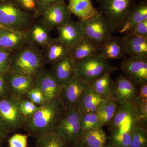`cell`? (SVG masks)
Instances as JSON below:
<instances>
[{"label": "cell", "instance_id": "1", "mask_svg": "<svg viewBox=\"0 0 147 147\" xmlns=\"http://www.w3.org/2000/svg\"><path fill=\"white\" fill-rule=\"evenodd\" d=\"M67 110L57 98L41 105L33 115L27 118L24 128L29 136L35 139L43 134L55 132Z\"/></svg>", "mask_w": 147, "mask_h": 147}, {"label": "cell", "instance_id": "2", "mask_svg": "<svg viewBox=\"0 0 147 147\" xmlns=\"http://www.w3.org/2000/svg\"><path fill=\"white\" fill-rule=\"evenodd\" d=\"M45 64L40 49L27 44L13 53L9 71L36 78Z\"/></svg>", "mask_w": 147, "mask_h": 147}, {"label": "cell", "instance_id": "3", "mask_svg": "<svg viewBox=\"0 0 147 147\" xmlns=\"http://www.w3.org/2000/svg\"><path fill=\"white\" fill-rule=\"evenodd\" d=\"M74 63L75 75L89 84L106 72L119 69L99 54Z\"/></svg>", "mask_w": 147, "mask_h": 147}, {"label": "cell", "instance_id": "4", "mask_svg": "<svg viewBox=\"0 0 147 147\" xmlns=\"http://www.w3.org/2000/svg\"><path fill=\"white\" fill-rule=\"evenodd\" d=\"M36 16L22 10L9 1H0V25L4 28L26 31Z\"/></svg>", "mask_w": 147, "mask_h": 147}, {"label": "cell", "instance_id": "5", "mask_svg": "<svg viewBox=\"0 0 147 147\" xmlns=\"http://www.w3.org/2000/svg\"><path fill=\"white\" fill-rule=\"evenodd\" d=\"M19 101L9 95L0 98V125L8 134L24 128L26 121L20 110Z\"/></svg>", "mask_w": 147, "mask_h": 147}, {"label": "cell", "instance_id": "6", "mask_svg": "<svg viewBox=\"0 0 147 147\" xmlns=\"http://www.w3.org/2000/svg\"><path fill=\"white\" fill-rule=\"evenodd\" d=\"M137 0H100V11L114 31H118Z\"/></svg>", "mask_w": 147, "mask_h": 147}, {"label": "cell", "instance_id": "7", "mask_svg": "<svg viewBox=\"0 0 147 147\" xmlns=\"http://www.w3.org/2000/svg\"><path fill=\"white\" fill-rule=\"evenodd\" d=\"M80 21L85 36L92 40L99 47L115 32L107 19L98 10L93 16Z\"/></svg>", "mask_w": 147, "mask_h": 147}, {"label": "cell", "instance_id": "8", "mask_svg": "<svg viewBox=\"0 0 147 147\" xmlns=\"http://www.w3.org/2000/svg\"><path fill=\"white\" fill-rule=\"evenodd\" d=\"M82 116L77 108L67 109L57 127L55 132L68 144L79 140L82 132Z\"/></svg>", "mask_w": 147, "mask_h": 147}, {"label": "cell", "instance_id": "9", "mask_svg": "<svg viewBox=\"0 0 147 147\" xmlns=\"http://www.w3.org/2000/svg\"><path fill=\"white\" fill-rule=\"evenodd\" d=\"M110 132L115 131H131L138 126L137 116L134 103H119L113 118L108 125Z\"/></svg>", "mask_w": 147, "mask_h": 147}, {"label": "cell", "instance_id": "10", "mask_svg": "<svg viewBox=\"0 0 147 147\" xmlns=\"http://www.w3.org/2000/svg\"><path fill=\"white\" fill-rule=\"evenodd\" d=\"M71 15L67 5L64 1L47 7L40 13L38 18L53 30L71 20Z\"/></svg>", "mask_w": 147, "mask_h": 147}, {"label": "cell", "instance_id": "11", "mask_svg": "<svg viewBox=\"0 0 147 147\" xmlns=\"http://www.w3.org/2000/svg\"><path fill=\"white\" fill-rule=\"evenodd\" d=\"M89 85L75 75L61 88L58 98L67 109L77 108L82 95Z\"/></svg>", "mask_w": 147, "mask_h": 147}, {"label": "cell", "instance_id": "12", "mask_svg": "<svg viewBox=\"0 0 147 147\" xmlns=\"http://www.w3.org/2000/svg\"><path fill=\"white\" fill-rule=\"evenodd\" d=\"M9 93L11 96L22 99L36 86L35 78L9 71L6 74Z\"/></svg>", "mask_w": 147, "mask_h": 147}, {"label": "cell", "instance_id": "13", "mask_svg": "<svg viewBox=\"0 0 147 147\" xmlns=\"http://www.w3.org/2000/svg\"><path fill=\"white\" fill-rule=\"evenodd\" d=\"M119 69L124 76L137 86L147 84V61L126 57L121 61Z\"/></svg>", "mask_w": 147, "mask_h": 147}, {"label": "cell", "instance_id": "14", "mask_svg": "<svg viewBox=\"0 0 147 147\" xmlns=\"http://www.w3.org/2000/svg\"><path fill=\"white\" fill-rule=\"evenodd\" d=\"M138 86L120 74L114 82L112 98L119 103H134L138 95Z\"/></svg>", "mask_w": 147, "mask_h": 147}, {"label": "cell", "instance_id": "15", "mask_svg": "<svg viewBox=\"0 0 147 147\" xmlns=\"http://www.w3.org/2000/svg\"><path fill=\"white\" fill-rule=\"evenodd\" d=\"M36 86L44 96L46 103L59 98L61 87L50 71L44 69L36 77Z\"/></svg>", "mask_w": 147, "mask_h": 147}, {"label": "cell", "instance_id": "16", "mask_svg": "<svg viewBox=\"0 0 147 147\" xmlns=\"http://www.w3.org/2000/svg\"><path fill=\"white\" fill-rule=\"evenodd\" d=\"M51 31L40 19L36 18L26 30L28 45L42 48L49 43L53 38L50 36Z\"/></svg>", "mask_w": 147, "mask_h": 147}, {"label": "cell", "instance_id": "17", "mask_svg": "<svg viewBox=\"0 0 147 147\" xmlns=\"http://www.w3.org/2000/svg\"><path fill=\"white\" fill-rule=\"evenodd\" d=\"M57 39L66 46L70 48L85 36L81 21H68L63 26L57 29Z\"/></svg>", "mask_w": 147, "mask_h": 147}, {"label": "cell", "instance_id": "18", "mask_svg": "<svg viewBox=\"0 0 147 147\" xmlns=\"http://www.w3.org/2000/svg\"><path fill=\"white\" fill-rule=\"evenodd\" d=\"M123 39L125 53L129 57L147 61V38L127 33Z\"/></svg>", "mask_w": 147, "mask_h": 147}, {"label": "cell", "instance_id": "19", "mask_svg": "<svg viewBox=\"0 0 147 147\" xmlns=\"http://www.w3.org/2000/svg\"><path fill=\"white\" fill-rule=\"evenodd\" d=\"M28 44L26 31L0 30V47L14 53Z\"/></svg>", "mask_w": 147, "mask_h": 147}, {"label": "cell", "instance_id": "20", "mask_svg": "<svg viewBox=\"0 0 147 147\" xmlns=\"http://www.w3.org/2000/svg\"><path fill=\"white\" fill-rule=\"evenodd\" d=\"M50 71L61 88L75 75L74 61L68 55L52 65Z\"/></svg>", "mask_w": 147, "mask_h": 147}, {"label": "cell", "instance_id": "21", "mask_svg": "<svg viewBox=\"0 0 147 147\" xmlns=\"http://www.w3.org/2000/svg\"><path fill=\"white\" fill-rule=\"evenodd\" d=\"M99 54L108 61L126 57L123 37L112 36L100 46Z\"/></svg>", "mask_w": 147, "mask_h": 147}, {"label": "cell", "instance_id": "22", "mask_svg": "<svg viewBox=\"0 0 147 147\" xmlns=\"http://www.w3.org/2000/svg\"><path fill=\"white\" fill-rule=\"evenodd\" d=\"M41 50L45 64L51 65L69 55V48L57 38H52Z\"/></svg>", "mask_w": 147, "mask_h": 147}, {"label": "cell", "instance_id": "23", "mask_svg": "<svg viewBox=\"0 0 147 147\" xmlns=\"http://www.w3.org/2000/svg\"><path fill=\"white\" fill-rule=\"evenodd\" d=\"M99 50V45L85 36L76 45L69 48V56L74 61L81 60L98 55Z\"/></svg>", "mask_w": 147, "mask_h": 147}, {"label": "cell", "instance_id": "24", "mask_svg": "<svg viewBox=\"0 0 147 147\" xmlns=\"http://www.w3.org/2000/svg\"><path fill=\"white\" fill-rule=\"evenodd\" d=\"M147 20V1L142 0L136 3L127 14L117 32L122 34L128 33L134 25Z\"/></svg>", "mask_w": 147, "mask_h": 147}, {"label": "cell", "instance_id": "25", "mask_svg": "<svg viewBox=\"0 0 147 147\" xmlns=\"http://www.w3.org/2000/svg\"><path fill=\"white\" fill-rule=\"evenodd\" d=\"M108 100L100 97L89 85L82 95L77 109L82 113H95L102 103Z\"/></svg>", "mask_w": 147, "mask_h": 147}, {"label": "cell", "instance_id": "26", "mask_svg": "<svg viewBox=\"0 0 147 147\" xmlns=\"http://www.w3.org/2000/svg\"><path fill=\"white\" fill-rule=\"evenodd\" d=\"M108 138L102 127L83 131L79 141L86 147H103Z\"/></svg>", "mask_w": 147, "mask_h": 147}, {"label": "cell", "instance_id": "27", "mask_svg": "<svg viewBox=\"0 0 147 147\" xmlns=\"http://www.w3.org/2000/svg\"><path fill=\"white\" fill-rule=\"evenodd\" d=\"M67 5L71 14L78 17L80 21L95 14L98 10L95 8L92 0H68Z\"/></svg>", "mask_w": 147, "mask_h": 147}, {"label": "cell", "instance_id": "28", "mask_svg": "<svg viewBox=\"0 0 147 147\" xmlns=\"http://www.w3.org/2000/svg\"><path fill=\"white\" fill-rule=\"evenodd\" d=\"M113 71L106 72L90 84L93 90L103 99L112 98L114 82L111 77Z\"/></svg>", "mask_w": 147, "mask_h": 147}, {"label": "cell", "instance_id": "29", "mask_svg": "<svg viewBox=\"0 0 147 147\" xmlns=\"http://www.w3.org/2000/svg\"><path fill=\"white\" fill-rule=\"evenodd\" d=\"M118 102L110 98L102 103L96 113L101 127L108 125L115 113Z\"/></svg>", "mask_w": 147, "mask_h": 147}, {"label": "cell", "instance_id": "30", "mask_svg": "<svg viewBox=\"0 0 147 147\" xmlns=\"http://www.w3.org/2000/svg\"><path fill=\"white\" fill-rule=\"evenodd\" d=\"M36 139V147H68V144L55 132L43 134Z\"/></svg>", "mask_w": 147, "mask_h": 147}, {"label": "cell", "instance_id": "31", "mask_svg": "<svg viewBox=\"0 0 147 147\" xmlns=\"http://www.w3.org/2000/svg\"><path fill=\"white\" fill-rule=\"evenodd\" d=\"M108 141L114 147H129L131 139V131H111Z\"/></svg>", "mask_w": 147, "mask_h": 147}, {"label": "cell", "instance_id": "32", "mask_svg": "<svg viewBox=\"0 0 147 147\" xmlns=\"http://www.w3.org/2000/svg\"><path fill=\"white\" fill-rule=\"evenodd\" d=\"M131 134L129 147H147V129L135 126L131 130Z\"/></svg>", "mask_w": 147, "mask_h": 147}, {"label": "cell", "instance_id": "33", "mask_svg": "<svg viewBox=\"0 0 147 147\" xmlns=\"http://www.w3.org/2000/svg\"><path fill=\"white\" fill-rule=\"evenodd\" d=\"M133 103L137 112L138 126L147 129V102L142 101L137 96Z\"/></svg>", "mask_w": 147, "mask_h": 147}, {"label": "cell", "instance_id": "34", "mask_svg": "<svg viewBox=\"0 0 147 147\" xmlns=\"http://www.w3.org/2000/svg\"><path fill=\"white\" fill-rule=\"evenodd\" d=\"M81 126L82 132L92 129L101 127L96 112L82 113Z\"/></svg>", "mask_w": 147, "mask_h": 147}, {"label": "cell", "instance_id": "35", "mask_svg": "<svg viewBox=\"0 0 147 147\" xmlns=\"http://www.w3.org/2000/svg\"><path fill=\"white\" fill-rule=\"evenodd\" d=\"M22 10L38 18L39 12L38 7L37 0H8Z\"/></svg>", "mask_w": 147, "mask_h": 147}, {"label": "cell", "instance_id": "36", "mask_svg": "<svg viewBox=\"0 0 147 147\" xmlns=\"http://www.w3.org/2000/svg\"><path fill=\"white\" fill-rule=\"evenodd\" d=\"M13 52L0 47V74H5L10 71Z\"/></svg>", "mask_w": 147, "mask_h": 147}, {"label": "cell", "instance_id": "37", "mask_svg": "<svg viewBox=\"0 0 147 147\" xmlns=\"http://www.w3.org/2000/svg\"><path fill=\"white\" fill-rule=\"evenodd\" d=\"M19 106L21 113L26 118L33 115L40 107L36 105L26 98L20 99Z\"/></svg>", "mask_w": 147, "mask_h": 147}, {"label": "cell", "instance_id": "38", "mask_svg": "<svg viewBox=\"0 0 147 147\" xmlns=\"http://www.w3.org/2000/svg\"><path fill=\"white\" fill-rule=\"evenodd\" d=\"M28 134L16 133L9 139L8 147H27Z\"/></svg>", "mask_w": 147, "mask_h": 147}, {"label": "cell", "instance_id": "39", "mask_svg": "<svg viewBox=\"0 0 147 147\" xmlns=\"http://www.w3.org/2000/svg\"><path fill=\"white\" fill-rule=\"evenodd\" d=\"M26 98L36 105L39 106L45 105L46 103L42 92L36 86L28 92Z\"/></svg>", "mask_w": 147, "mask_h": 147}, {"label": "cell", "instance_id": "40", "mask_svg": "<svg viewBox=\"0 0 147 147\" xmlns=\"http://www.w3.org/2000/svg\"><path fill=\"white\" fill-rule=\"evenodd\" d=\"M128 33L136 36L147 38V20H145L134 25Z\"/></svg>", "mask_w": 147, "mask_h": 147}, {"label": "cell", "instance_id": "41", "mask_svg": "<svg viewBox=\"0 0 147 147\" xmlns=\"http://www.w3.org/2000/svg\"><path fill=\"white\" fill-rule=\"evenodd\" d=\"M9 95L7 81L5 74H0V98Z\"/></svg>", "mask_w": 147, "mask_h": 147}, {"label": "cell", "instance_id": "42", "mask_svg": "<svg viewBox=\"0 0 147 147\" xmlns=\"http://www.w3.org/2000/svg\"><path fill=\"white\" fill-rule=\"evenodd\" d=\"M64 1V0H37L39 15L42 11L49 6L58 2Z\"/></svg>", "mask_w": 147, "mask_h": 147}, {"label": "cell", "instance_id": "43", "mask_svg": "<svg viewBox=\"0 0 147 147\" xmlns=\"http://www.w3.org/2000/svg\"><path fill=\"white\" fill-rule=\"evenodd\" d=\"M137 96L142 101L147 102V84L138 86Z\"/></svg>", "mask_w": 147, "mask_h": 147}, {"label": "cell", "instance_id": "44", "mask_svg": "<svg viewBox=\"0 0 147 147\" xmlns=\"http://www.w3.org/2000/svg\"><path fill=\"white\" fill-rule=\"evenodd\" d=\"M8 134V133L0 125V147L1 146V145L5 141Z\"/></svg>", "mask_w": 147, "mask_h": 147}, {"label": "cell", "instance_id": "45", "mask_svg": "<svg viewBox=\"0 0 147 147\" xmlns=\"http://www.w3.org/2000/svg\"><path fill=\"white\" fill-rule=\"evenodd\" d=\"M68 147H86L79 141L73 143V144H68Z\"/></svg>", "mask_w": 147, "mask_h": 147}, {"label": "cell", "instance_id": "46", "mask_svg": "<svg viewBox=\"0 0 147 147\" xmlns=\"http://www.w3.org/2000/svg\"><path fill=\"white\" fill-rule=\"evenodd\" d=\"M103 147H114L113 146H112V145L111 144H110V142H108H108H107V143H106V144H105V146H104Z\"/></svg>", "mask_w": 147, "mask_h": 147}, {"label": "cell", "instance_id": "47", "mask_svg": "<svg viewBox=\"0 0 147 147\" xmlns=\"http://www.w3.org/2000/svg\"><path fill=\"white\" fill-rule=\"evenodd\" d=\"M7 1V0H0V1L2 2V1Z\"/></svg>", "mask_w": 147, "mask_h": 147}, {"label": "cell", "instance_id": "48", "mask_svg": "<svg viewBox=\"0 0 147 147\" xmlns=\"http://www.w3.org/2000/svg\"><path fill=\"white\" fill-rule=\"evenodd\" d=\"M2 28V27L1 26V25H0V30H1V28Z\"/></svg>", "mask_w": 147, "mask_h": 147}, {"label": "cell", "instance_id": "49", "mask_svg": "<svg viewBox=\"0 0 147 147\" xmlns=\"http://www.w3.org/2000/svg\"><path fill=\"white\" fill-rule=\"evenodd\" d=\"M96 1H97L98 2H99V1H100V0H96Z\"/></svg>", "mask_w": 147, "mask_h": 147}, {"label": "cell", "instance_id": "50", "mask_svg": "<svg viewBox=\"0 0 147 147\" xmlns=\"http://www.w3.org/2000/svg\"></svg>", "mask_w": 147, "mask_h": 147}]
</instances>
